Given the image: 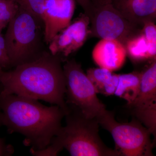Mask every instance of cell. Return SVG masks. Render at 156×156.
<instances>
[{
  "mask_svg": "<svg viewBox=\"0 0 156 156\" xmlns=\"http://www.w3.org/2000/svg\"><path fill=\"white\" fill-rule=\"evenodd\" d=\"M127 56L125 46L115 40L101 39L92 52L95 64L113 72L122 67Z\"/></svg>",
  "mask_w": 156,
  "mask_h": 156,
  "instance_id": "obj_12",
  "label": "cell"
},
{
  "mask_svg": "<svg viewBox=\"0 0 156 156\" xmlns=\"http://www.w3.org/2000/svg\"><path fill=\"white\" fill-rule=\"evenodd\" d=\"M2 126L0 121V127ZM14 152L13 147L6 144L5 140L0 138V156H11Z\"/></svg>",
  "mask_w": 156,
  "mask_h": 156,
  "instance_id": "obj_21",
  "label": "cell"
},
{
  "mask_svg": "<svg viewBox=\"0 0 156 156\" xmlns=\"http://www.w3.org/2000/svg\"><path fill=\"white\" fill-rule=\"evenodd\" d=\"M0 1H1V0H0Z\"/></svg>",
  "mask_w": 156,
  "mask_h": 156,
  "instance_id": "obj_23",
  "label": "cell"
},
{
  "mask_svg": "<svg viewBox=\"0 0 156 156\" xmlns=\"http://www.w3.org/2000/svg\"><path fill=\"white\" fill-rule=\"evenodd\" d=\"M66 112L57 105L48 107L37 100L11 94L0 95V121L10 133L25 136L24 144L30 152L49 145L61 128Z\"/></svg>",
  "mask_w": 156,
  "mask_h": 156,
  "instance_id": "obj_2",
  "label": "cell"
},
{
  "mask_svg": "<svg viewBox=\"0 0 156 156\" xmlns=\"http://www.w3.org/2000/svg\"><path fill=\"white\" fill-rule=\"evenodd\" d=\"M141 72L139 93L132 103L127 104L131 114L149 130L156 139V60Z\"/></svg>",
  "mask_w": 156,
  "mask_h": 156,
  "instance_id": "obj_8",
  "label": "cell"
},
{
  "mask_svg": "<svg viewBox=\"0 0 156 156\" xmlns=\"http://www.w3.org/2000/svg\"><path fill=\"white\" fill-rule=\"evenodd\" d=\"M75 8V0H44L42 19L46 44H49L59 31L71 23Z\"/></svg>",
  "mask_w": 156,
  "mask_h": 156,
  "instance_id": "obj_10",
  "label": "cell"
},
{
  "mask_svg": "<svg viewBox=\"0 0 156 156\" xmlns=\"http://www.w3.org/2000/svg\"><path fill=\"white\" fill-rule=\"evenodd\" d=\"M87 75L96 93L105 96L114 95L119 82V74L104 68H93L87 71Z\"/></svg>",
  "mask_w": 156,
  "mask_h": 156,
  "instance_id": "obj_13",
  "label": "cell"
},
{
  "mask_svg": "<svg viewBox=\"0 0 156 156\" xmlns=\"http://www.w3.org/2000/svg\"><path fill=\"white\" fill-rule=\"evenodd\" d=\"M142 34L147 43L149 60L156 59V26L154 22L147 23L143 27Z\"/></svg>",
  "mask_w": 156,
  "mask_h": 156,
  "instance_id": "obj_17",
  "label": "cell"
},
{
  "mask_svg": "<svg viewBox=\"0 0 156 156\" xmlns=\"http://www.w3.org/2000/svg\"><path fill=\"white\" fill-rule=\"evenodd\" d=\"M66 82V104L77 107L87 117L102 122L109 111L97 97L91 81L81 65L75 59L67 60L63 67Z\"/></svg>",
  "mask_w": 156,
  "mask_h": 156,
  "instance_id": "obj_5",
  "label": "cell"
},
{
  "mask_svg": "<svg viewBox=\"0 0 156 156\" xmlns=\"http://www.w3.org/2000/svg\"><path fill=\"white\" fill-rule=\"evenodd\" d=\"M90 19L81 13L69 25L59 31L49 44L50 53L67 57L81 48L89 37Z\"/></svg>",
  "mask_w": 156,
  "mask_h": 156,
  "instance_id": "obj_9",
  "label": "cell"
},
{
  "mask_svg": "<svg viewBox=\"0 0 156 156\" xmlns=\"http://www.w3.org/2000/svg\"><path fill=\"white\" fill-rule=\"evenodd\" d=\"M60 54L45 52L12 70L0 67V95H14L41 100L61 108L66 114V82Z\"/></svg>",
  "mask_w": 156,
  "mask_h": 156,
  "instance_id": "obj_1",
  "label": "cell"
},
{
  "mask_svg": "<svg viewBox=\"0 0 156 156\" xmlns=\"http://www.w3.org/2000/svg\"><path fill=\"white\" fill-rule=\"evenodd\" d=\"M67 104L66 126H62L46 148L31 152L33 155L56 156L65 148L73 156H121L101 139L97 119L87 117L73 105Z\"/></svg>",
  "mask_w": 156,
  "mask_h": 156,
  "instance_id": "obj_3",
  "label": "cell"
},
{
  "mask_svg": "<svg viewBox=\"0 0 156 156\" xmlns=\"http://www.w3.org/2000/svg\"><path fill=\"white\" fill-rule=\"evenodd\" d=\"M100 126L111 134L115 150L121 156H152L154 143L151 133L135 117L131 122H119L112 112Z\"/></svg>",
  "mask_w": 156,
  "mask_h": 156,
  "instance_id": "obj_6",
  "label": "cell"
},
{
  "mask_svg": "<svg viewBox=\"0 0 156 156\" xmlns=\"http://www.w3.org/2000/svg\"><path fill=\"white\" fill-rule=\"evenodd\" d=\"M39 21L20 8L8 24L4 37L11 66H16L36 59L39 41Z\"/></svg>",
  "mask_w": 156,
  "mask_h": 156,
  "instance_id": "obj_4",
  "label": "cell"
},
{
  "mask_svg": "<svg viewBox=\"0 0 156 156\" xmlns=\"http://www.w3.org/2000/svg\"><path fill=\"white\" fill-rule=\"evenodd\" d=\"M11 66L10 59L8 56L4 37L0 32V67L4 68Z\"/></svg>",
  "mask_w": 156,
  "mask_h": 156,
  "instance_id": "obj_19",
  "label": "cell"
},
{
  "mask_svg": "<svg viewBox=\"0 0 156 156\" xmlns=\"http://www.w3.org/2000/svg\"><path fill=\"white\" fill-rule=\"evenodd\" d=\"M78 4L82 7L84 13L89 17H92L95 8V0H76Z\"/></svg>",
  "mask_w": 156,
  "mask_h": 156,
  "instance_id": "obj_20",
  "label": "cell"
},
{
  "mask_svg": "<svg viewBox=\"0 0 156 156\" xmlns=\"http://www.w3.org/2000/svg\"><path fill=\"white\" fill-rule=\"evenodd\" d=\"M112 6L130 22L143 27L155 23L156 0H112Z\"/></svg>",
  "mask_w": 156,
  "mask_h": 156,
  "instance_id": "obj_11",
  "label": "cell"
},
{
  "mask_svg": "<svg viewBox=\"0 0 156 156\" xmlns=\"http://www.w3.org/2000/svg\"><path fill=\"white\" fill-rule=\"evenodd\" d=\"M127 55L134 62L149 60L148 45L142 34L129 40L125 45Z\"/></svg>",
  "mask_w": 156,
  "mask_h": 156,
  "instance_id": "obj_15",
  "label": "cell"
},
{
  "mask_svg": "<svg viewBox=\"0 0 156 156\" xmlns=\"http://www.w3.org/2000/svg\"><path fill=\"white\" fill-rule=\"evenodd\" d=\"M112 0H95V5H105L111 3Z\"/></svg>",
  "mask_w": 156,
  "mask_h": 156,
  "instance_id": "obj_22",
  "label": "cell"
},
{
  "mask_svg": "<svg viewBox=\"0 0 156 156\" xmlns=\"http://www.w3.org/2000/svg\"><path fill=\"white\" fill-rule=\"evenodd\" d=\"M18 9L19 6L13 0L0 1V32L8 25Z\"/></svg>",
  "mask_w": 156,
  "mask_h": 156,
  "instance_id": "obj_16",
  "label": "cell"
},
{
  "mask_svg": "<svg viewBox=\"0 0 156 156\" xmlns=\"http://www.w3.org/2000/svg\"><path fill=\"white\" fill-rule=\"evenodd\" d=\"M142 29L123 17L111 3L98 5L90 18L89 37L115 40L125 47L129 40L142 34Z\"/></svg>",
  "mask_w": 156,
  "mask_h": 156,
  "instance_id": "obj_7",
  "label": "cell"
},
{
  "mask_svg": "<svg viewBox=\"0 0 156 156\" xmlns=\"http://www.w3.org/2000/svg\"><path fill=\"white\" fill-rule=\"evenodd\" d=\"M20 8L27 11L39 21L43 22L44 0H13Z\"/></svg>",
  "mask_w": 156,
  "mask_h": 156,
  "instance_id": "obj_18",
  "label": "cell"
},
{
  "mask_svg": "<svg viewBox=\"0 0 156 156\" xmlns=\"http://www.w3.org/2000/svg\"><path fill=\"white\" fill-rule=\"evenodd\" d=\"M141 72L134 71L119 74V82L114 95L132 103L137 97L140 88Z\"/></svg>",
  "mask_w": 156,
  "mask_h": 156,
  "instance_id": "obj_14",
  "label": "cell"
}]
</instances>
